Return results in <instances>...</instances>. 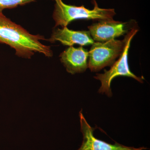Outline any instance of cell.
<instances>
[{"instance_id":"6da1fadb","label":"cell","mask_w":150,"mask_h":150,"mask_svg":"<svg viewBox=\"0 0 150 150\" xmlns=\"http://www.w3.org/2000/svg\"><path fill=\"white\" fill-rule=\"evenodd\" d=\"M44 40L43 36L30 34L0 13V42L14 48L17 56L30 59L34 53L38 52L46 57H52L53 54L51 47L43 45L40 41Z\"/></svg>"},{"instance_id":"7a4b0ae2","label":"cell","mask_w":150,"mask_h":150,"mask_svg":"<svg viewBox=\"0 0 150 150\" xmlns=\"http://www.w3.org/2000/svg\"><path fill=\"white\" fill-rule=\"evenodd\" d=\"M56 4L53 13L55 22V27H67L71 22L78 19L93 20L98 21H111L114 20L115 15L114 9H104L99 8L95 0L93 10L81 6L69 5L63 2L62 0H55Z\"/></svg>"},{"instance_id":"3957f363","label":"cell","mask_w":150,"mask_h":150,"mask_svg":"<svg viewBox=\"0 0 150 150\" xmlns=\"http://www.w3.org/2000/svg\"><path fill=\"white\" fill-rule=\"evenodd\" d=\"M138 31V30L134 28L126 35L125 37L126 44L123 53L118 61L115 62L111 66L110 69L108 71L105 70L103 74H97L96 76L94 77L95 79L100 81L101 82V86L98 90L99 93L105 94L110 97L112 96L110 84L113 79L119 76L132 78L141 83H143V78L137 76L131 71L128 61V52L130 43L132 38Z\"/></svg>"},{"instance_id":"277c9868","label":"cell","mask_w":150,"mask_h":150,"mask_svg":"<svg viewBox=\"0 0 150 150\" xmlns=\"http://www.w3.org/2000/svg\"><path fill=\"white\" fill-rule=\"evenodd\" d=\"M125 44V38L122 40L112 39L105 42H94L88 51V68L91 71L96 72L112 66L123 53Z\"/></svg>"},{"instance_id":"5b68a950","label":"cell","mask_w":150,"mask_h":150,"mask_svg":"<svg viewBox=\"0 0 150 150\" xmlns=\"http://www.w3.org/2000/svg\"><path fill=\"white\" fill-rule=\"evenodd\" d=\"M79 117L83 141L80 147L77 150H144L147 149L144 147L136 148L126 146L116 142L112 144L98 139L94 136V129L86 120L82 110L80 111Z\"/></svg>"},{"instance_id":"8992f818","label":"cell","mask_w":150,"mask_h":150,"mask_svg":"<svg viewBox=\"0 0 150 150\" xmlns=\"http://www.w3.org/2000/svg\"><path fill=\"white\" fill-rule=\"evenodd\" d=\"M126 23L115 21H100L88 26L89 32L94 41L105 42L115 39L127 32Z\"/></svg>"},{"instance_id":"52a82bcc","label":"cell","mask_w":150,"mask_h":150,"mask_svg":"<svg viewBox=\"0 0 150 150\" xmlns=\"http://www.w3.org/2000/svg\"><path fill=\"white\" fill-rule=\"evenodd\" d=\"M88 51L83 47L70 46L60 54V60L68 72L74 74L85 71L88 68Z\"/></svg>"},{"instance_id":"ba28073f","label":"cell","mask_w":150,"mask_h":150,"mask_svg":"<svg viewBox=\"0 0 150 150\" xmlns=\"http://www.w3.org/2000/svg\"><path fill=\"white\" fill-rule=\"evenodd\" d=\"M48 40L51 43L59 41L63 45L69 47L74 44L84 46L92 45L94 43L89 31H74L67 27L54 30Z\"/></svg>"},{"instance_id":"9c48e42d","label":"cell","mask_w":150,"mask_h":150,"mask_svg":"<svg viewBox=\"0 0 150 150\" xmlns=\"http://www.w3.org/2000/svg\"><path fill=\"white\" fill-rule=\"evenodd\" d=\"M35 0H0V13H2L3 10L12 8L19 5H23Z\"/></svg>"}]
</instances>
